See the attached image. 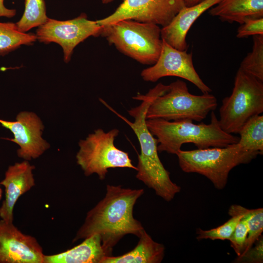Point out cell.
Instances as JSON below:
<instances>
[{"instance_id":"1","label":"cell","mask_w":263,"mask_h":263,"mask_svg":"<svg viewBox=\"0 0 263 263\" xmlns=\"http://www.w3.org/2000/svg\"><path fill=\"white\" fill-rule=\"evenodd\" d=\"M144 192L142 188L107 185L104 198L88 212L73 242L98 235L105 249L112 256L113 247L124 236L133 234L139 237L144 229L134 218L133 210Z\"/></svg>"},{"instance_id":"2","label":"cell","mask_w":263,"mask_h":263,"mask_svg":"<svg viewBox=\"0 0 263 263\" xmlns=\"http://www.w3.org/2000/svg\"><path fill=\"white\" fill-rule=\"evenodd\" d=\"M162 83H159L145 94H138L132 98L142 101L140 105L131 108L129 114L134 118L131 122L108 105L100 101L111 111L125 121L133 130L139 143L141 152L138 156L136 177L148 188L153 189L157 195L167 202L171 201L180 192L181 187L170 179L169 172L165 168L158 155L156 138L146 125V113L153 99L160 93Z\"/></svg>"},{"instance_id":"3","label":"cell","mask_w":263,"mask_h":263,"mask_svg":"<svg viewBox=\"0 0 263 263\" xmlns=\"http://www.w3.org/2000/svg\"><path fill=\"white\" fill-rule=\"evenodd\" d=\"M209 124H196L193 121H168L160 118L146 119L147 126L156 137L158 151L176 154L183 144H193L198 149L225 147L238 142L239 137L224 132L214 111Z\"/></svg>"},{"instance_id":"4","label":"cell","mask_w":263,"mask_h":263,"mask_svg":"<svg viewBox=\"0 0 263 263\" xmlns=\"http://www.w3.org/2000/svg\"><path fill=\"white\" fill-rule=\"evenodd\" d=\"M259 154L245 150L237 142L222 148L180 150L176 155L184 172L201 174L221 190L225 187L229 173L234 168L250 163Z\"/></svg>"},{"instance_id":"5","label":"cell","mask_w":263,"mask_h":263,"mask_svg":"<svg viewBox=\"0 0 263 263\" xmlns=\"http://www.w3.org/2000/svg\"><path fill=\"white\" fill-rule=\"evenodd\" d=\"M217 105V100L213 94H192L186 83L177 79L169 85L163 84L160 93L148 108L146 118L200 122Z\"/></svg>"},{"instance_id":"6","label":"cell","mask_w":263,"mask_h":263,"mask_svg":"<svg viewBox=\"0 0 263 263\" xmlns=\"http://www.w3.org/2000/svg\"><path fill=\"white\" fill-rule=\"evenodd\" d=\"M100 36L124 55L144 65H153L161 52L163 41L159 25L123 19L103 26Z\"/></svg>"},{"instance_id":"7","label":"cell","mask_w":263,"mask_h":263,"mask_svg":"<svg viewBox=\"0 0 263 263\" xmlns=\"http://www.w3.org/2000/svg\"><path fill=\"white\" fill-rule=\"evenodd\" d=\"M219 112L221 129L238 133L249 119L263 112V82L239 68L232 93L223 99Z\"/></svg>"},{"instance_id":"8","label":"cell","mask_w":263,"mask_h":263,"mask_svg":"<svg viewBox=\"0 0 263 263\" xmlns=\"http://www.w3.org/2000/svg\"><path fill=\"white\" fill-rule=\"evenodd\" d=\"M119 133L117 129L107 132L98 129L85 139L79 141L76 159L85 176L96 173L102 180L105 179L109 169L126 168L137 170L128 152L114 145V139Z\"/></svg>"},{"instance_id":"9","label":"cell","mask_w":263,"mask_h":263,"mask_svg":"<svg viewBox=\"0 0 263 263\" xmlns=\"http://www.w3.org/2000/svg\"><path fill=\"white\" fill-rule=\"evenodd\" d=\"M102 26L89 20L85 14L70 20L48 18L37 30V39L41 42H55L62 48L64 60L68 62L75 48L90 36H100Z\"/></svg>"},{"instance_id":"10","label":"cell","mask_w":263,"mask_h":263,"mask_svg":"<svg viewBox=\"0 0 263 263\" xmlns=\"http://www.w3.org/2000/svg\"><path fill=\"white\" fill-rule=\"evenodd\" d=\"M185 6L184 0H123L114 12L96 20L105 26L123 19L165 27Z\"/></svg>"},{"instance_id":"11","label":"cell","mask_w":263,"mask_h":263,"mask_svg":"<svg viewBox=\"0 0 263 263\" xmlns=\"http://www.w3.org/2000/svg\"><path fill=\"white\" fill-rule=\"evenodd\" d=\"M163 41L159 58L151 67L144 69L141 76L144 81L154 82L165 76H177L189 81L203 94H209L211 89L200 78L192 61V53L177 50Z\"/></svg>"},{"instance_id":"12","label":"cell","mask_w":263,"mask_h":263,"mask_svg":"<svg viewBox=\"0 0 263 263\" xmlns=\"http://www.w3.org/2000/svg\"><path fill=\"white\" fill-rule=\"evenodd\" d=\"M41 246L13 223L0 220V263H44Z\"/></svg>"},{"instance_id":"13","label":"cell","mask_w":263,"mask_h":263,"mask_svg":"<svg viewBox=\"0 0 263 263\" xmlns=\"http://www.w3.org/2000/svg\"><path fill=\"white\" fill-rule=\"evenodd\" d=\"M0 123L12 132L14 138L10 140L19 146L18 155L25 160L38 158L50 147L41 136L44 128L42 121L34 113L22 112L16 121L0 119Z\"/></svg>"},{"instance_id":"14","label":"cell","mask_w":263,"mask_h":263,"mask_svg":"<svg viewBox=\"0 0 263 263\" xmlns=\"http://www.w3.org/2000/svg\"><path fill=\"white\" fill-rule=\"evenodd\" d=\"M35 168L27 160L8 167L4 178L0 182L5 188V198L0 207L1 219L13 223V210L17 201L35 186L33 173Z\"/></svg>"},{"instance_id":"15","label":"cell","mask_w":263,"mask_h":263,"mask_svg":"<svg viewBox=\"0 0 263 263\" xmlns=\"http://www.w3.org/2000/svg\"><path fill=\"white\" fill-rule=\"evenodd\" d=\"M221 0H205L192 6H185L166 26L161 29V38L171 47L180 50H188L186 37L195 20L205 11Z\"/></svg>"},{"instance_id":"16","label":"cell","mask_w":263,"mask_h":263,"mask_svg":"<svg viewBox=\"0 0 263 263\" xmlns=\"http://www.w3.org/2000/svg\"><path fill=\"white\" fill-rule=\"evenodd\" d=\"M110 256L102 245L100 237L95 234L65 251L44 255V263H102L106 257Z\"/></svg>"},{"instance_id":"17","label":"cell","mask_w":263,"mask_h":263,"mask_svg":"<svg viewBox=\"0 0 263 263\" xmlns=\"http://www.w3.org/2000/svg\"><path fill=\"white\" fill-rule=\"evenodd\" d=\"M214 6L209 14L229 23L263 18V0H221Z\"/></svg>"},{"instance_id":"18","label":"cell","mask_w":263,"mask_h":263,"mask_svg":"<svg viewBox=\"0 0 263 263\" xmlns=\"http://www.w3.org/2000/svg\"><path fill=\"white\" fill-rule=\"evenodd\" d=\"M136 246L131 251L118 256H107L102 263H160L164 258L165 247L154 241L143 230Z\"/></svg>"},{"instance_id":"19","label":"cell","mask_w":263,"mask_h":263,"mask_svg":"<svg viewBox=\"0 0 263 263\" xmlns=\"http://www.w3.org/2000/svg\"><path fill=\"white\" fill-rule=\"evenodd\" d=\"M238 143L246 150L263 154V116L257 115L249 119L242 126Z\"/></svg>"},{"instance_id":"20","label":"cell","mask_w":263,"mask_h":263,"mask_svg":"<svg viewBox=\"0 0 263 263\" xmlns=\"http://www.w3.org/2000/svg\"><path fill=\"white\" fill-rule=\"evenodd\" d=\"M228 213L230 216L241 215L246 221L248 233L244 253L251 247L262 235L263 231V209H248L239 205H232L230 207Z\"/></svg>"},{"instance_id":"21","label":"cell","mask_w":263,"mask_h":263,"mask_svg":"<svg viewBox=\"0 0 263 263\" xmlns=\"http://www.w3.org/2000/svg\"><path fill=\"white\" fill-rule=\"evenodd\" d=\"M36 35L19 30L16 23L0 22V54H5L21 45H30L37 40Z\"/></svg>"},{"instance_id":"22","label":"cell","mask_w":263,"mask_h":263,"mask_svg":"<svg viewBox=\"0 0 263 263\" xmlns=\"http://www.w3.org/2000/svg\"><path fill=\"white\" fill-rule=\"evenodd\" d=\"M48 18L44 0H25L23 15L16 24L19 31L26 33L41 25Z\"/></svg>"},{"instance_id":"23","label":"cell","mask_w":263,"mask_h":263,"mask_svg":"<svg viewBox=\"0 0 263 263\" xmlns=\"http://www.w3.org/2000/svg\"><path fill=\"white\" fill-rule=\"evenodd\" d=\"M253 47L239 69L263 82V35L253 36Z\"/></svg>"},{"instance_id":"24","label":"cell","mask_w":263,"mask_h":263,"mask_svg":"<svg viewBox=\"0 0 263 263\" xmlns=\"http://www.w3.org/2000/svg\"><path fill=\"white\" fill-rule=\"evenodd\" d=\"M242 216L235 215L222 225L209 230H203L200 228L196 230L198 240L210 239L211 240H228L234 231Z\"/></svg>"},{"instance_id":"25","label":"cell","mask_w":263,"mask_h":263,"mask_svg":"<svg viewBox=\"0 0 263 263\" xmlns=\"http://www.w3.org/2000/svg\"><path fill=\"white\" fill-rule=\"evenodd\" d=\"M248 233V228L246 221L242 217L228 239L231 246L237 256H240L244 251Z\"/></svg>"},{"instance_id":"26","label":"cell","mask_w":263,"mask_h":263,"mask_svg":"<svg viewBox=\"0 0 263 263\" xmlns=\"http://www.w3.org/2000/svg\"><path fill=\"white\" fill-rule=\"evenodd\" d=\"M234 263H262L263 262V237L262 235L248 250L235 259Z\"/></svg>"},{"instance_id":"27","label":"cell","mask_w":263,"mask_h":263,"mask_svg":"<svg viewBox=\"0 0 263 263\" xmlns=\"http://www.w3.org/2000/svg\"><path fill=\"white\" fill-rule=\"evenodd\" d=\"M257 35H263V18L245 20L238 28L236 36L244 38Z\"/></svg>"},{"instance_id":"28","label":"cell","mask_w":263,"mask_h":263,"mask_svg":"<svg viewBox=\"0 0 263 263\" xmlns=\"http://www.w3.org/2000/svg\"><path fill=\"white\" fill-rule=\"evenodd\" d=\"M4 0H0V17L12 18L16 13L15 9H8L3 4Z\"/></svg>"},{"instance_id":"29","label":"cell","mask_w":263,"mask_h":263,"mask_svg":"<svg viewBox=\"0 0 263 263\" xmlns=\"http://www.w3.org/2000/svg\"><path fill=\"white\" fill-rule=\"evenodd\" d=\"M205 0H184L186 6H192L198 4Z\"/></svg>"},{"instance_id":"30","label":"cell","mask_w":263,"mask_h":263,"mask_svg":"<svg viewBox=\"0 0 263 263\" xmlns=\"http://www.w3.org/2000/svg\"><path fill=\"white\" fill-rule=\"evenodd\" d=\"M113 0H102V2L103 4H108L113 1Z\"/></svg>"},{"instance_id":"31","label":"cell","mask_w":263,"mask_h":263,"mask_svg":"<svg viewBox=\"0 0 263 263\" xmlns=\"http://www.w3.org/2000/svg\"><path fill=\"white\" fill-rule=\"evenodd\" d=\"M2 189L0 187V201L2 197Z\"/></svg>"}]
</instances>
